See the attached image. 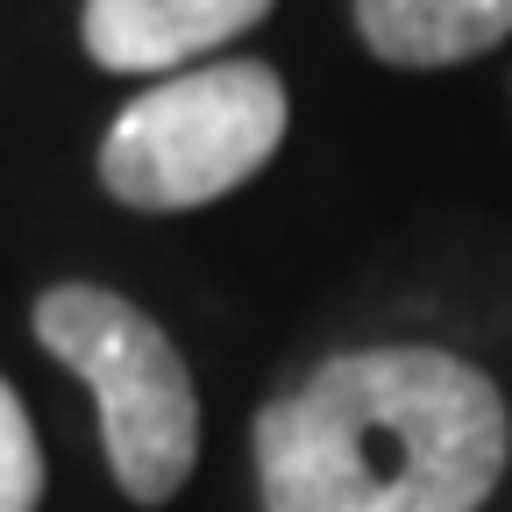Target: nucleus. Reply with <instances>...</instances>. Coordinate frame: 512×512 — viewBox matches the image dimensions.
<instances>
[{"label":"nucleus","instance_id":"obj_1","mask_svg":"<svg viewBox=\"0 0 512 512\" xmlns=\"http://www.w3.org/2000/svg\"><path fill=\"white\" fill-rule=\"evenodd\" d=\"M505 463L498 384L448 349H356L256 413L264 512H484Z\"/></svg>","mask_w":512,"mask_h":512},{"label":"nucleus","instance_id":"obj_2","mask_svg":"<svg viewBox=\"0 0 512 512\" xmlns=\"http://www.w3.org/2000/svg\"><path fill=\"white\" fill-rule=\"evenodd\" d=\"M285 121H292V100L271 64L256 57L200 64V72H178L136 93L114 114L100 143V185L143 214L207 207L278 157Z\"/></svg>","mask_w":512,"mask_h":512},{"label":"nucleus","instance_id":"obj_3","mask_svg":"<svg viewBox=\"0 0 512 512\" xmlns=\"http://www.w3.org/2000/svg\"><path fill=\"white\" fill-rule=\"evenodd\" d=\"M36 342L93 384L121 491L136 505H171L200 463V392L171 335L121 292L57 285L36 299Z\"/></svg>","mask_w":512,"mask_h":512},{"label":"nucleus","instance_id":"obj_4","mask_svg":"<svg viewBox=\"0 0 512 512\" xmlns=\"http://www.w3.org/2000/svg\"><path fill=\"white\" fill-rule=\"evenodd\" d=\"M271 8L278 0H86V50L107 72L164 79L178 64L235 43Z\"/></svg>","mask_w":512,"mask_h":512},{"label":"nucleus","instance_id":"obj_5","mask_svg":"<svg viewBox=\"0 0 512 512\" xmlns=\"http://www.w3.org/2000/svg\"><path fill=\"white\" fill-rule=\"evenodd\" d=\"M356 29L384 64H463L512 36V0H356Z\"/></svg>","mask_w":512,"mask_h":512},{"label":"nucleus","instance_id":"obj_6","mask_svg":"<svg viewBox=\"0 0 512 512\" xmlns=\"http://www.w3.org/2000/svg\"><path fill=\"white\" fill-rule=\"evenodd\" d=\"M36 505H43V448L15 384L0 377V512H36Z\"/></svg>","mask_w":512,"mask_h":512}]
</instances>
